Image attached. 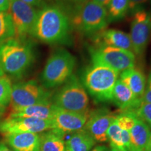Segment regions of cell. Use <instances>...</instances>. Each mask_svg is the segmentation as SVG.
I'll return each instance as SVG.
<instances>
[{
    "instance_id": "cell-24",
    "label": "cell",
    "mask_w": 151,
    "mask_h": 151,
    "mask_svg": "<svg viewBox=\"0 0 151 151\" xmlns=\"http://www.w3.org/2000/svg\"><path fill=\"white\" fill-rule=\"evenodd\" d=\"M15 37V30L8 12H0V43Z\"/></svg>"
},
{
    "instance_id": "cell-34",
    "label": "cell",
    "mask_w": 151,
    "mask_h": 151,
    "mask_svg": "<svg viewBox=\"0 0 151 151\" xmlns=\"http://www.w3.org/2000/svg\"><path fill=\"white\" fill-rule=\"evenodd\" d=\"M0 151H12L9 149L4 143L0 142Z\"/></svg>"
},
{
    "instance_id": "cell-9",
    "label": "cell",
    "mask_w": 151,
    "mask_h": 151,
    "mask_svg": "<svg viewBox=\"0 0 151 151\" xmlns=\"http://www.w3.org/2000/svg\"><path fill=\"white\" fill-rule=\"evenodd\" d=\"M7 12L11 16L14 24V37L26 39L28 36H32L38 14L35 7L20 0H11Z\"/></svg>"
},
{
    "instance_id": "cell-37",
    "label": "cell",
    "mask_w": 151,
    "mask_h": 151,
    "mask_svg": "<svg viewBox=\"0 0 151 151\" xmlns=\"http://www.w3.org/2000/svg\"><path fill=\"white\" fill-rule=\"evenodd\" d=\"M110 151H122V150H119V149L116 148H111V150Z\"/></svg>"
},
{
    "instance_id": "cell-30",
    "label": "cell",
    "mask_w": 151,
    "mask_h": 151,
    "mask_svg": "<svg viewBox=\"0 0 151 151\" xmlns=\"http://www.w3.org/2000/svg\"><path fill=\"white\" fill-rule=\"evenodd\" d=\"M20 1H23V2L33 7H43L46 6V3H45V0H20Z\"/></svg>"
},
{
    "instance_id": "cell-38",
    "label": "cell",
    "mask_w": 151,
    "mask_h": 151,
    "mask_svg": "<svg viewBox=\"0 0 151 151\" xmlns=\"http://www.w3.org/2000/svg\"><path fill=\"white\" fill-rule=\"evenodd\" d=\"M3 75H4V73L2 69H1V67H0V76H3Z\"/></svg>"
},
{
    "instance_id": "cell-29",
    "label": "cell",
    "mask_w": 151,
    "mask_h": 151,
    "mask_svg": "<svg viewBox=\"0 0 151 151\" xmlns=\"http://www.w3.org/2000/svg\"><path fill=\"white\" fill-rule=\"evenodd\" d=\"M62 1H63V3H65L67 6L72 9L73 13L77 9L90 0H62Z\"/></svg>"
},
{
    "instance_id": "cell-8",
    "label": "cell",
    "mask_w": 151,
    "mask_h": 151,
    "mask_svg": "<svg viewBox=\"0 0 151 151\" xmlns=\"http://www.w3.org/2000/svg\"><path fill=\"white\" fill-rule=\"evenodd\" d=\"M51 92L36 81L20 82L12 86L11 105L12 109L29 106L50 101Z\"/></svg>"
},
{
    "instance_id": "cell-26",
    "label": "cell",
    "mask_w": 151,
    "mask_h": 151,
    "mask_svg": "<svg viewBox=\"0 0 151 151\" xmlns=\"http://www.w3.org/2000/svg\"><path fill=\"white\" fill-rule=\"evenodd\" d=\"M132 111L136 116L151 126V103L141 102L137 109Z\"/></svg>"
},
{
    "instance_id": "cell-20",
    "label": "cell",
    "mask_w": 151,
    "mask_h": 151,
    "mask_svg": "<svg viewBox=\"0 0 151 151\" xmlns=\"http://www.w3.org/2000/svg\"><path fill=\"white\" fill-rule=\"evenodd\" d=\"M95 141L88 132L81 129L76 132L65 143V151H90Z\"/></svg>"
},
{
    "instance_id": "cell-18",
    "label": "cell",
    "mask_w": 151,
    "mask_h": 151,
    "mask_svg": "<svg viewBox=\"0 0 151 151\" xmlns=\"http://www.w3.org/2000/svg\"><path fill=\"white\" fill-rule=\"evenodd\" d=\"M150 136L148 124L136 116L134 123L130 130L129 151H145Z\"/></svg>"
},
{
    "instance_id": "cell-25",
    "label": "cell",
    "mask_w": 151,
    "mask_h": 151,
    "mask_svg": "<svg viewBox=\"0 0 151 151\" xmlns=\"http://www.w3.org/2000/svg\"><path fill=\"white\" fill-rule=\"evenodd\" d=\"M12 84L6 75L0 76V106L6 107L11 101Z\"/></svg>"
},
{
    "instance_id": "cell-22",
    "label": "cell",
    "mask_w": 151,
    "mask_h": 151,
    "mask_svg": "<svg viewBox=\"0 0 151 151\" xmlns=\"http://www.w3.org/2000/svg\"><path fill=\"white\" fill-rule=\"evenodd\" d=\"M106 135L107 139L110 141L111 148L127 151L126 145L129 141V132L128 130L120 128L116 119L109 126Z\"/></svg>"
},
{
    "instance_id": "cell-7",
    "label": "cell",
    "mask_w": 151,
    "mask_h": 151,
    "mask_svg": "<svg viewBox=\"0 0 151 151\" xmlns=\"http://www.w3.org/2000/svg\"><path fill=\"white\" fill-rule=\"evenodd\" d=\"M92 64H101L118 73L134 67L136 56L132 51L114 47L97 45L90 48Z\"/></svg>"
},
{
    "instance_id": "cell-3",
    "label": "cell",
    "mask_w": 151,
    "mask_h": 151,
    "mask_svg": "<svg viewBox=\"0 0 151 151\" xmlns=\"http://www.w3.org/2000/svg\"><path fill=\"white\" fill-rule=\"evenodd\" d=\"M119 73L101 64H92L83 76V86L98 102L112 101L113 90Z\"/></svg>"
},
{
    "instance_id": "cell-4",
    "label": "cell",
    "mask_w": 151,
    "mask_h": 151,
    "mask_svg": "<svg viewBox=\"0 0 151 151\" xmlns=\"http://www.w3.org/2000/svg\"><path fill=\"white\" fill-rule=\"evenodd\" d=\"M75 57L64 48L55 50L47 60L41 75L42 86L46 89L64 84L73 74Z\"/></svg>"
},
{
    "instance_id": "cell-10",
    "label": "cell",
    "mask_w": 151,
    "mask_h": 151,
    "mask_svg": "<svg viewBox=\"0 0 151 151\" xmlns=\"http://www.w3.org/2000/svg\"><path fill=\"white\" fill-rule=\"evenodd\" d=\"M150 34L151 16L143 9L137 11L132 19L129 35L134 53L139 56L144 53Z\"/></svg>"
},
{
    "instance_id": "cell-36",
    "label": "cell",
    "mask_w": 151,
    "mask_h": 151,
    "mask_svg": "<svg viewBox=\"0 0 151 151\" xmlns=\"http://www.w3.org/2000/svg\"><path fill=\"white\" fill-rule=\"evenodd\" d=\"M4 111H5V107L0 106V115H1V113H3L4 112Z\"/></svg>"
},
{
    "instance_id": "cell-19",
    "label": "cell",
    "mask_w": 151,
    "mask_h": 151,
    "mask_svg": "<svg viewBox=\"0 0 151 151\" xmlns=\"http://www.w3.org/2000/svg\"><path fill=\"white\" fill-rule=\"evenodd\" d=\"M120 80L127 86L138 99H142L146 86V78L140 69L133 67L122 71Z\"/></svg>"
},
{
    "instance_id": "cell-21",
    "label": "cell",
    "mask_w": 151,
    "mask_h": 151,
    "mask_svg": "<svg viewBox=\"0 0 151 151\" xmlns=\"http://www.w3.org/2000/svg\"><path fill=\"white\" fill-rule=\"evenodd\" d=\"M63 134L55 129L43 132L40 135L39 151H65V143Z\"/></svg>"
},
{
    "instance_id": "cell-16",
    "label": "cell",
    "mask_w": 151,
    "mask_h": 151,
    "mask_svg": "<svg viewBox=\"0 0 151 151\" xmlns=\"http://www.w3.org/2000/svg\"><path fill=\"white\" fill-rule=\"evenodd\" d=\"M6 142L14 151H39L40 136L36 133L22 132L5 134Z\"/></svg>"
},
{
    "instance_id": "cell-15",
    "label": "cell",
    "mask_w": 151,
    "mask_h": 151,
    "mask_svg": "<svg viewBox=\"0 0 151 151\" xmlns=\"http://www.w3.org/2000/svg\"><path fill=\"white\" fill-rule=\"evenodd\" d=\"M112 101L124 112L135 110L141 104V100L138 99L120 79L117 81L113 88Z\"/></svg>"
},
{
    "instance_id": "cell-33",
    "label": "cell",
    "mask_w": 151,
    "mask_h": 151,
    "mask_svg": "<svg viewBox=\"0 0 151 151\" xmlns=\"http://www.w3.org/2000/svg\"><path fill=\"white\" fill-rule=\"evenodd\" d=\"M92 1H95V2L103 6L106 7L107 5L109 4V3L110 2L111 0H92Z\"/></svg>"
},
{
    "instance_id": "cell-35",
    "label": "cell",
    "mask_w": 151,
    "mask_h": 151,
    "mask_svg": "<svg viewBox=\"0 0 151 151\" xmlns=\"http://www.w3.org/2000/svg\"><path fill=\"white\" fill-rule=\"evenodd\" d=\"M145 151H151V136H150V139H149L148 145H147L146 148V150H145Z\"/></svg>"
},
{
    "instance_id": "cell-32",
    "label": "cell",
    "mask_w": 151,
    "mask_h": 151,
    "mask_svg": "<svg viewBox=\"0 0 151 151\" xmlns=\"http://www.w3.org/2000/svg\"><path fill=\"white\" fill-rule=\"evenodd\" d=\"M92 151H109L108 147L106 146H97Z\"/></svg>"
},
{
    "instance_id": "cell-1",
    "label": "cell",
    "mask_w": 151,
    "mask_h": 151,
    "mask_svg": "<svg viewBox=\"0 0 151 151\" xmlns=\"http://www.w3.org/2000/svg\"><path fill=\"white\" fill-rule=\"evenodd\" d=\"M71 23L65 11L56 6H46L38 11L32 36L48 44L66 43L70 39Z\"/></svg>"
},
{
    "instance_id": "cell-12",
    "label": "cell",
    "mask_w": 151,
    "mask_h": 151,
    "mask_svg": "<svg viewBox=\"0 0 151 151\" xmlns=\"http://www.w3.org/2000/svg\"><path fill=\"white\" fill-rule=\"evenodd\" d=\"M90 113H77L57 107L52 118L53 129L62 134L76 132L85 127Z\"/></svg>"
},
{
    "instance_id": "cell-17",
    "label": "cell",
    "mask_w": 151,
    "mask_h": 151,
    "mask_svg": "<svg viewBox=\"0 0 151 151\" xmlns=\"http://www.w3.org/2000/svg\"><path fill=\"white\" fill-rule=\"evenodd\" d=\"M97 43L98 45L111 46L132 51L129 35L119 29L103 30L97 35Z\"/></svg>"
},
{
    "instance_id": "cell-23",
    "label": "cell",
    "mask_w": 151,
    "mask_h": 151,
    "mask_svg": "<svg viewBox=\"0 0 151 151\" xmlns=\"http://www.w3.org/2000/svg\"><path fill=\"white\" fill-rule=\"evenodd\" d=\"M109 21H116L123 18L129 11L128 0H111L106 7Z\"/></svg>"
},
{
    "instance_id": "cell-14",
    "label": "cell",
    "mask_w": 151,
    "mask_h": 151,
    "mask_svg": "<svg viewBox=\"0 0 151 151\" xmlns=\"http://www.w3.org/2000/svg\"><path fill=\"white\" fill-rule=\"evenodd\" d=\"M57 106L48 102L37 104L29 106L14 108L9 117L11 118H35L43 120H52Z\"/></svg>"
},
{
    "instance_id": "cell-5",
    "label": "cell",
    "mask_w": 151,
    "mask_h": 151,
    "mask_svg": "<svg viewBox=\"0 0 151 151\" xmlns=\"http://www.w3.org/2000/svg\"><path fill=\"white\" fill-rule=\"evenodd\" d=\"M53 97V104L64 110L77 113H88L89 97L83 85L72 74L62 84Z\"/></svg>"
},
{
    "instance_id": "cell-28",
    "label": "cell",
    "mask_w": 151,
    "mask_h": 151,
    "mask_svg": "<svg viewBox=\"0 0 151 151\" xmlns=\"http://www.w3.org/2000/svg\"><path fill=\"white\" fill-rule=\"evenodd\" d=\"M141 102L151 103V72L147 81L146 89L141 99Z\"/></svg>"
},
{
    "instance_id": "cell-31",
    "label": "cell",
    "mask_w": 151,
    "mask_h": 151,
    "mask_svg": "<svg viewBox=\"0 0 151 151\" xmlns=\"http://www.w3.org/2000/svg\"><path fill=\"white\" fill-rule=\"evenodd\" d=\"M11 0H0V12H6L10 6Z\"/></svg>"
},
{
    "instance_id": "cell-27",
    "label": "cell",
    "mask_w": 151,
    "mask_h": 151,
    "mask_svg": "<svg viewBox=\"0 0 151 151\" xmlns=\"http://www.w3.org/2000/svg\"><path fill=\"white\" fill-rule=\"evenodd\" d=\"M129 1V11L135 13L138 11L142 10V6L146 4L148 0H128Z\"/></svg>"
},
{
    "instance_id": "cell-2",
    "label": "cell",
    "mask_w": 151,
    "mask_h": 151,
    "mask_svg": "<svg viewBox=\"0 0 151 151\" xmlns=\"http://www.w3.org/2000/svg\"><path fill=\"white\" fill-rule=\"evenodd\" d=\"M35 58L33 46L27 39L13 37L0 43V67L7 75L21 78Z\"/></svg>"
},
{
    "instance_id": "cell-13",
    "label": "cell",
    "mask_w": 151,
    "mask_h": 151,
    "mask_svg": "<svg viewBox=\"0 0 151 151\" xmlns=\"http://www.w3.org/2000/svg\"><path fill=\"white\" fill-rule=\"evenodd\" d=\"M117 116L107 110H99L90 113L89 118L86 124V131L90 134L94 140L98 142H106L107 131L109 126Z\"/></svg>"
},
{
    "instance_id": "cell-6",
    "label": "cell",
    "mask_w": 151,
    "mask_h": 151,
    "mask_svg": "<svg viewBox=\"0 0 151 151\" xmlns=\"http://www.w3.org/2000/svg\"><path fill=\"white\" fill-rule=\"evenodd\" d=\"M72 23L84 35H95L104 30L109 23L106 8L90 0L73 12Z\"/></svg>"
},
{
    "instance_id": "cell-11",
    "label": "cell",
    "mask_w": 151,
    "mask_h": 151,
    "mask_svg": "<svg viewBox=\"0 0 151 151\" xmlns=\"http://www.w3.org/2000/svg\"><path fill=\"white\" fill-rule=\"evenodd\" d=\"M53 129L51 120L35 118L8 117L0 122V132L4 134L12 133H41Z\"/></svg>"
}]
</instances>
